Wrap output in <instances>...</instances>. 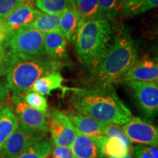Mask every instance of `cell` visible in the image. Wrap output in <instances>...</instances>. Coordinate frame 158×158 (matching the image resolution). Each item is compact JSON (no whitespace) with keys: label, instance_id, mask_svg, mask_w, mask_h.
Masks as SVG:
<instances>
[{"label":"cell","instance_id":"obj_1","mask_svg":"<svg viewBox=\"0 0 158 158\" xmlns=\"http://www.w3.org/2000/svg\"><path fill=\"white\" fill-rule=\"evenodd\" d=\"M70 102L78 113L102 123L123 125L133 117L131 111L122 101L113 87L94 86L72 88Z\"/></svg>","mask_w":158,"mask_h":158},{"label":"cell","instance_id":"obj_2","mask_svg":"<svg viewBox=\"0 0 158 158\" xmlns=\"http://www.w3.org/2000/svg\"><path fill=\"white\" fill-rule=\"evenodd\" d=\"M138 62V51L127 29L123 25L116 29L111 47L92 76L95 86L113 87Z\"/></svg>","mask_w":158,"mask_h":158},{"label":"cell","instance_id":"obj_3","mask_svg":"<svg viewBox=\"0 0 158 158\" xmlns=\"http://www.w3.org/2000/svg\"><path fill=\"white\" fill-rule=\"evenodd\" d=\"M7 59L6 84L13 94H19L31 90L40 78L51 73L59 72L66 64L45 56H29L11 51L7 52Z\"/></svg>","mask_w":158,"mask_h":158},{"label":"cell","instance_id":"obj_4","mask_svg":"<svg viewBox=\"0 0 158 158\" xmlns=\"http://www.w3.org/2000/svg\"><path fill=\"white\" fill-rule=\"evenodd\" d=\"M115 27L111 20L85 21L75 41L81 64L92 74L100 65L111 47Z\"/></svg>","mask_w":158,"mask_h":158},{"label":"cell","instance_id":"obj_5","mask_svg":"<svg viewBox=\"0 0 158 158\" xmlns=\"http://www.w3.org/2000/svg\"><path fill=\"white\" fill-rule=\"evenodd\" d=\"M10 51L29 56H46L43 34L31 27L19 29L12 32L7 40Z\"/></svg>","mask_w":158,"mask_h":158},{"label":"cell","instance_id":"obj_6","mask_svg":"<svg viewBox=\"0 0 158 158\" xmlns=\"http://www.w3.org/2000/svg\"><path fill=\"white\" fill-rule=\"evenodd\" d=\"M14 113L19 124L27 129L46 134L48 130V114H44L34 109L27 104L19 94L12 97Z\"/></svg>","mask_w":158,"mask_h":158},{"label":"cell","instance_id":"obj_7","mask_svg":"<svg viewBox=\"0 0 158 158\" xmlns=\"http://www.w3.org/2000/svg\"><path fill=\"white\" fill-rule=\"evenodd\" d=\"M124 84L133 92L141 112L147 118H155L158 113V83L130 81Z\"/></svg>","mask_w":158,"mask_h":158},{"label":"cell","instance_id":"obj_8","mask_svg":"<svg viewBox=\"0 0 158 158\" xmlns=\"http://www.w3.org/2000/svg\"><path fill=\"white\" fill-rule=\"evenodd\" d=\"M46 134L19 124L0 150V158H14L34 144L45 139Z\"/></svg>","mask_w":158,"mask_h":158},{"label":"cell","instance_id":"obj_9","mask_svg":"<svg viewBox=\"0 0 158 158\" xmlns=\"http://www.w3.org/2000/svg\"><path fill=\"white\" fill-rule=\"evenodd\" d=\"M48 129L54 147H70L76 136V128L68 116L58 110H51L48 114Z\"/></svg>","mask_w":158,"mask_h":158},{"label":"cell","instance_id":"obj_10","mask_svg":"<svg viewBox=\"0 0 158 158\" xmlns=\"http://www.w3.org/2000/svg\"><path fill=\"white\" fill-rule=\"evenodd\" d=\"M122 128L130 142L141 145L157 146V127L143 118L132 117Z\"/></svg>","mask_w":158,"mask_h":158},{"label":"cell","instance_id":"obj_11","mask_svg":"<svg viewBox=\"0 0 158 158\" xmlns=\"http://www.w3.org/2000/svg\"><path fill=\"white\" fill-rule=\"evenodd\" d=\"M73 158H104L98 138L83 135L76 129V136L70 145Z\"/></svg>","mask_w":158,"mask_h":158},{"label":"cell","instance_id":"obj_12","mask_svg":"<svg viewBox=\"0 0 158 158\" xmlns=\"http://www.w3.org/2000/svg\"><path fill=\"white\" fill-rule=\"evenodd\" d=\"M40 12L32 5L31 0H27L21 7L6 18L4 22L11 34L19 29L29 27L36 19Z\"/></svg>","mask_w":158,"mask_h":158},{"label":"cell","instance_id":"obj_13","mask_svg":"<svg viewBox=\"0 0 158 158\" xmlns=\"http://www.w3.org/2000/svg\"><path fill=\"white\" fill-rule=\"evenodd\" d=\"M130 81L141 82H157V62L149 59L138 61L133 68L124 75L119 83H125Z\"/></svg>","mask_w":158,"mask_h":158},{"label":"cell","instance_id":"obj_14","mask_svg":"<svg viewBox=\"0 0 158 158\" xmlns=\"http://www.w3.org/2000/svg\"><path fill=\"white\" fill-rule=\"evenodd\" d=\"M44 48L46 56L54 60L66 63L68 59L67 40L59 30L43 34Z\"/></svg>","mask_w":158,"mask_h":158},{"label":"cell","instance_id":"obj_15","mask_svg":"<svg viewBox=\"0 0 158 158\" xmlns=\"http://www.w3.org/2000/svg\"><path fill=\"white\" fill-rule=\"evenodd\" d=\"M84 23L78 12L69 7L59 15V29L64 35L67 42L74 43Z\"/></svg>","mask_w":158,"mask_h":158},{"label":"cell","instance_id":"obj_16","mask_svg":"<svg viewBox=\"0 0 158 158\" xmlns=\"http://www.w3.org/2000/svg\"><path fill=\"white\" fill-rule=\"evenodd\" d=\"M68 116L74 127L83 135L94 138L104 136L102 133L101 122H98V120L78 112Z\"/></svg>","mask_w":158,"mask_h":158},{"label":"cell","instance_id":"obj_17","mask_svg":"<svg viewBox=\"0 0 158 158\" xmlns=\"http://www.w3.org/2000/svg\"><path fill=\"white\" fill-rule=\"evenodd\" d=\"M70 2L73 8L78 12L84 22L94 20L108 19L100 9L98 0H70Z\"/></svg>","mask_w":158,"mask_h":158},{"label":"cell","instance_id":"obj_18","mask_svg":"<svg viewBox=\"0 0 158 158\" xmlns=\"http://www.w3.org/2000/svg\"><path fill=\"white\" fill-rule=\"evenodd\" d=\"M19 125L13 108L5 106L0 111V150Z\"/></svg>","mask_w":158,"mask_h":158},{"label":"cell","instance_id":"obj_19","mask_svg":"<svg viewBox=\"0 0 158 158\" xmlns=\"http://www.w3.org/2000/svg\"><path fill=\"white\" fill-rule=\"evenodd\" d=\"M64 78L60 72H53L40 78L33 85L31 90L41 95H49L56 89H64L62 86Z\"/></svg>","mask_w":158,"mask_h":158},{"label":"cell","instance_id":"obj_20","mask_svg":"<svg viewBox=\"0 0 158 158\" xmlns=\"http://www.w3.org/2000/svg\"><path fill=\"white\" fill-rule=\"evenodd\" d=\"M99 141L105 157L122 158L129 153L130 147L118 138L102 136Z\"/></svg>","mask_w":158,"mask_h":158},{"label":"cell","instance_id":"obj_21","mask_svg":"<svg viewBox=\"0 0 158 158\" xmlns=\"http://www.w3.org/2000/svg\"><path fill=\"white\" fill-rule=\"evenodd\" d=\"M158 5V0H127L121 7L124 16L133 18L151 10Z\"/></svg>","mask_w":158,"mask_h":158},{"label":"cell","instance_id":"obj_22","mask_svg":"<svg viewBox=\"0 0 158 158\" xmlns=\"http://www.w3.org/2000/svg\"><path fill=\"white\" fill-rule=\"evenodd\" d=\"M59 15L40 12L36 19L29 27L35 29L43 34L50 31L59 30Z\"/></svg>","mask_w":158,"mask_h":158},{"label":"cell","instance_id":"obj_23","mask_svg":"<svg viewBox=\"0 0 158 158\" xmlns=\"http://www.w3.org/2000/svg\"><path fill=\"white\" fill-rule=\"evenodd\" d=\"M40 11L60 15L67 8L73 7L70 0H35Z\"/></svg>","mask_w":158,"mask_h":158},{"label":"cell","instance_id":"obj_24","mask_svg":"<svg viewBox=\"0 0 158 158\" xmlns=\"http://www.w3.org/2000/svg\"><path fill=\"white\" fill-rule=\"evenodd\" d=\"M53 148L51 142L48 139L34 144L14 158H45L50 155Z\"/></svg>","mask_w":158,"mask_h":158},{"label":"cell","instance_id":"obj_25","mask_svg":"<svg viewBox=\"0 0 158 158\" xmlns=\"http://www.w3.org/2000/svg\"><path fill=\"white\" fill-rule=\"evenodd\" d=\"M21 95H22L23 100L30 107L38 110V111L42 112V113L48 114V102H47V99L45 98V96L41 95L32 90H29Z\"/></svg>","mask_w":158,"mask_h":158},{"label":"cell","instance_id":"obj_26","mask_svg":"<svg viewBox=\"0 0 158 158\" xmlns=\"http://www.w3.org/2000/svg\"><path fill=\"white\" fill-rule=\"evenodd\" d=\"M98 2L107 19L113 20L121 10L123 0H98Z\"/></svg>","mask_w":158,"mask_h":158},{"label":"cell","instance_id":"obj_27","mask_svg":"<svg viewBox=\"0 0 158 158\" xmlns=\"http://www.w3.org/2000/svg\"><path fill=\"white\" fill-rule=\"evenodd\" d=\"M101 127L102 133L104 136L106 137H111V138H116L120 139L121 141L124 142L127 147H130V142L127 136L122 130V128L120 127V125L115 124H109V123H102L101 122Z\"/></svg>","mask_w":158,"mask_h":158},{"label":"cell","instance_id":"obj_28","mask_svg":"<svg viewBox=\"0 0 158 158\" xmlns=\"http://www.w3.org/2000/svg\"><path fill=\"white\" fill-rule=\"evenodd\" d=\"M27 0H0V19L5 20L23 5Z\"/></svg>","mask_w":158,"mask_h":158},{"label":"cell","instance_id":"obj_29","mask_svg":"<svg viewBox=\"0 0 158 158\" xmlns=\"http://www.w3.org/2000/svg\"><path fill=\"white\" fill-rule=\"evenodd\" d=\"M133 150L135 158H158L157 146L138 144Z\"/></svg>","mask_w":158,"mask_h":158},{"label":"cell","instance_id":"obj_30","mask_svg":"<svg viewBox=\"0 0 158 158\" xmlns=\"http://www.w3.org/2000/svg\"><path fill=\"white\" fill-rule=\"evenodd\" d=\"M49 158H73L70 147H58L52 149Z\"/></svg>","mask_w":158,"mask_h":158},{"label":"cell","instance_id":"obj_31","mask_svg":"<svg viewBox=\"0 0 158 158\" xmlns=\"http://www.w3.org/2000/svg\"><path fill=\"white\" fill-rule=\"evenodd\" d=\"M8 68V59L7 51L0 53V78L5 76Z\"/></svg>","mask_w":158,"mask_h":158},{"label":"cell","instance_id":"obj_32","mask_svg":"<svg viewBox=\"0 0 158 158\" xmlns=\"http://www.w3.org/2000/svg\"><path fill=\"white\" fill-rule=\"evenodd\" d=\"M10 89L7 87L6 81H0V101H4L9 96Z\"/></svg>","mask_w":158,"mask_h":158},{"label":"cell","instance_id":"obj_33","mask_svg":"<svg viewBox=\"0 0 158 158\" xmlns=\"http://www.w3.org/2000/svg\"><path fill=\"white\" fill-rule=\"evenodd\" d=\"M6 48H7V46L5 45L0 43V53L6 52Z\"/></svg>","mask_w":158,"mask_h":158},{"label":"cell","instance_id":"obj_34","mask_svg":"<svg viewBox=\"0 0 158 158\" xmlns=\"http://www.w3.org/2000/svg\"><path fill=\"white\" fill-rule=\"evenodd\" d=\"M5 102L4 101H0V111L2 110V108L5 107Z\"/></svg>","mask_w":158,"mask_h":158},{"label":"cell","instance_id":"obj_35","mask_svg":"<svg viewBox=\"0 0 158 158\" xmlns=\"http://www.w3.org/2000/svg\"><path fill=\"white\" fill-rule=\"evenodd\" d=\"M122 158H133V157H132V156L130 155L129 153H128V154H127V155H124V157H122Z\"/></svg>","mask_w":158,"mask_h":158},{"label":"cell","instance_id":"obj_36","mask_svg":"<svg viewBox=\"0 0 158 158\" xmlns=\"http://www.w3.org/2000/svg\"><path fill=\"white\" fill-rule=\"evenodd\" d=\"M106 158H117V157H106Z\"/></svg>","mask_w":158,"mask_h":158},{"label":"cell","instance_id":"obj_37","mask_svg":"<svg viewBox=\"0 0 158 158\" xmlns=\"http://www.w3.org/2000/svg\"><path fill=\"white\" fill-rule=\"evenodd\" d=\"M126 1H127V0H123V4H124V2H126Z\"/></svg>","mask_w":158,"mask_h":158},{"label":"cell","instance_id":"obj_38","mask_svg":"<svg viewBox=\"0 0 158 158\" xmlns=\"http://www.w3.org/2000/svg\"><path fill=\"white\" fill-rule=\"evenodd\" d=\"M49 156V155H48ZM48 157H45V158H49V157H48Z\"/></svg>","mask_w":158,"mask_h":158}]
</instances>
